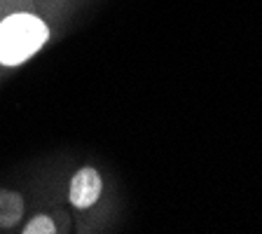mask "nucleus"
Returning <instances> with one entry per match:
<instances>
[{"label":"nucleus","instance_id":"obj_1","mask_svg":"<svg viewBox=\"0 0 262 234\" xmlns=\"http://www.w3.org/2000/svg\"><path fill=\"white\" fill-rule=\"evenodd\" d=\"M49 38V28L42 19L26 12H16L0 22V63L21 66L38 54Z\"/></svg>","mask_w":262,"mask_h":234},{"label":"nucleus","instance_id":"obj_2","mask_svg":"<svg viewBox=\"0 0 262 234\" xmlns=\"http://www.w3.org/2000/svg\"><path fill=\"white\" fill-rule=\"evenodd\" d=\"M101 176L96 169H80L71 180V204L77 208H89L101 197Z\"/></svg>","mask_w":262,"mask_h":234},{"label":"nucleus","instance_id":"obj_3","mask_svg":"<svg viewBox=\"0 0 262 234\" xmlns=\"http://www.w3.org/2000/svg\"><path fill=\"white\" fill-rule=\"evenodd\" d=\"M24 216V199L12 190H0V227H14Z\"/></svg>","mask_w":262,"mask_h":234},{"label":"nucleus","instance_id":"obj_4","mask_svg":"<svg viewBox=\"0 0 262 234\" xmlns=\"http://www.w3.org/2000/svg\"><path fill=\"white\" fill-rule=\"evenodd\" d=\"M54 232H56V225L47 216H38V218H33L24 227V234H54Z\"/></svg>","mask_w":262,"mask_h":234}]
</instances>
